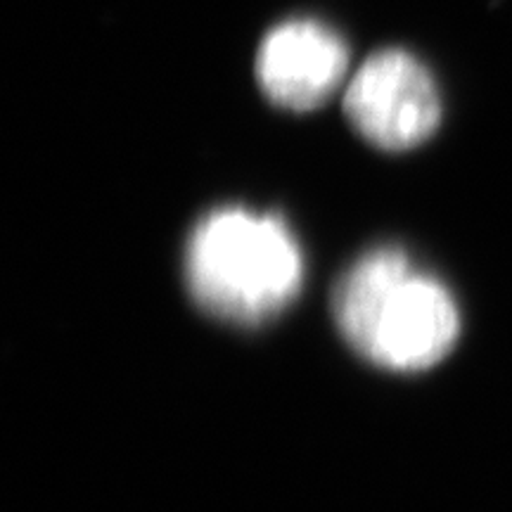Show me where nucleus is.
Segmentation results:
<instances>
[{
  "mask_svg": "<svg viewBox=\"0 0 512 512\" xmlns=\"http://www.w3.org/2000/svg\"><path fill=\"white\" fill-rule=\"evenodd\" d=\"M335 316L358 354L394 373L437 366L460 332L451 292L396 247L363 254L342 275Z\"/></svg>",
  "mask_w": 512,
  "mask_h": 512,
  "instance_id": "f257e3e1",
  "label": "nucleus"
},
{
  "mask_svg": "<svg viewBox=\"0 0 512 512\" xmlns=\"http://www.w3.org/2000/svg\"><path fill=\"white\" fill-rule=\"evenodd\" d=\"M185 275L192 299L211 316L259 325L297 297L304 259L280 216L223 207L192 230Z\"/></svg>",
  "mask_w": 512,
  "mask_h": 512,
  "instance_id": "f03ea898",
  "label": "nucleus"
},
{
  "mask_svg": "<svg viewBox=\"0 0 512 512\" xmlns=\"http://www.w3.org/2000/svg\"><path fill=\"white\" fill-rule=\"evenodd\" d=\"M344 110L358 133L387 152L413 150L437 131V83L418 57L399 48L370 55L344 93Z\"/></svg>",
  "mask_w": 512,
  "mask_h": 512,
  "instance_id": "7ed1b4c3",
  "label": "nucleus"
},
{
  "mask_svg": "<svg viewBox=\"0 0 512 512\" xmlns=\"http://www.w3.org/2000/svg\"><path fill=\"white\" fill-rule=\"evenodd\" d=\"M347 64L339 34L313 19H290L266 34L256 55V79L275 105L309 112L342 86Z\"/></svg>",
  "mask_w": 512,
  "mask_h": 512,
  "instance_id": "20e7f679",
  "label": "nucleus"
}]
</instances>
